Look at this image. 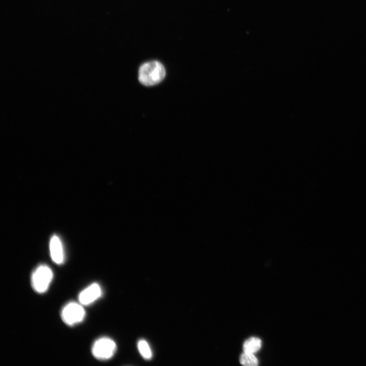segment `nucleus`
Segmentation results:
<instances>
[{"label":"nucleus","mask_w":366,"mask_h":366,"mask_svg":"<svg viewBox=\"0 0 366 366\" xmlns=\"http://www.w3.org/2000/svg\"><path fill=\"white\" fill-rule=\"evenodd\" d=\"M166 74L164 66L157 61H150L143 64L139 71V79L146 86H152L163 80Z\"/></svg>","instance_id":"1"},{"label":"nucleus","mask_w":366,"mask_h":366,"mask_svg":"<svg viewBox=\"0 0 366 366\" xmlns=\"http://www.w3.org/2000/svg\"><path fill=\"white\" fill-rule=\"evenodd\" d=\"M54 278L51 268L46 265L38 266L33 272L31 282L33 289L38 294L46 293Z\"/></svg>","instance_id":"2"},{"label":"nucleus","mask_w":366,"mask_h":366,"mask_svg":"<svg viewBox=\"0 0 366 366\" xmlns=\"http://www.w3.org/2000/svg\"><path fill=\"white\" fill-rule=\"evenodd\" d=\"M86 313L80 303L71 302L67 304L61 311V318L69 326L81 323L85 318Z\"/></svg>","instance_id":"3"},{"label":"nucleus","mask_w":366,"mask_h":366,"mask_svg":"<svg viewBox=\"0 0 366 366\" xmlns=\"http://www.w3.org/2000/svg\"><path fill=\"white\" fill-rule=\"evenodd\" d=\"M116 348V345L112 339L108 337H101L93 343L92 353L98 360H108L114 355Z\"/></svg>","instance_id":"4"},{"label":"nucleus","mask_w":366,"mask_h":366,"mask_svg":"<svg viewBox=\"0 0 366 366\" xmlns=\"http://www.w3.org/2000/svg\"><path fill=\"white\" fill-rule=\"evenodd\" d=\"M102 295L101 287L97 283H93L79 293V303L83 306L90 305L100 299Z\"/></svg>","instance_id":"5"},{"label":"nucleus","mask_w":366,"mask_h":366,"mask_svg":"<svg viewBox=\"0 0 366 366\" xmlns=\"http://www.w3.org/2000/svg\"><path fill=\"white\" fill-rule=\"evenodd\" d=\"M51 257L57 265H62L65 260V255L62 241L57 235L52 236L50 243Z\"/></svg>","instance_id":"6"},{"label":"nucleus","mask_w":366,"mask_h":366,"mask_svg":"<svg viewBox=\"0 0 366 366\" xmlns=\"http://www.w3.org/2000/svg\"><path fill=\"white\" fill-rule=\"evenodd\" d=\"M262 347V341L258 338H251L244 343L243 350L244 352L253 353L258 351Z\"/></svg>","instance_id":"7"},{"label":"nucleus","mask_w":366,"mask_h":366,"mask_svg":"<svg viewBox=\"0 0 366 366\" xmlns=\"http://www.w3.org/2000/svg\"><path fill=\"white\" fill-rule=\"evenodd\" d=\"M138 349L142 356L146 359H150L152 357V352L148 343L145 340H141L138 342Z\"/></svg>","instance_id":"8"},{"label":"nucleus","mask_w":366,"mask_h":366,"mask_svg":"<svg viewBox=\"0 0 366 366\" xmlns=\"http://www.w3.org/2000/svg\"><path fill=\"white\" fill-rule=\"evenodd\" d=\"M240 363L243 365L257 366L259 361L253 353L244 352L241 355L239 359Z\"/></svg>","instance_id":"9"}]
</instances>
